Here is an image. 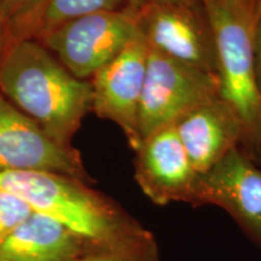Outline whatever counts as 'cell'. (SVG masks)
<instances>
[{
  "label": "cell",
  "instance_id": "7a4b0ae2",
  "mask_svg": "<svg viewBox=\"0 0 261 261\" xmlns=\"http://www.w3.org/2000/svg\"><path fill=\"white\" fill-rule=\"evenodd\" d=\"M0 91L51 138L70 145L92 110V85L75 77L37 39H19L0 60Z\"/></svg>",
  "mask_w": 261,
  "mask_h": 261
},
{
  "label": "cell",
  "instance_id": "30bf717a",
  "mask_svg": "<svg viewBox=\"0 0 261 261\" xmlns=\"http://www.w3.org/2000/svg\"><path fill=\"white\" fill-rule=\"evenodd\" d=\"M135 152V179L152 203L191 204L198 174L174 126L163 127L148 136Z\"/></svg>",
  "mask_w": 261,
  "mask_h": 261
},
{
  "label": "cell",
  "instance_id": "2e32d148",
  "mask_svg": "<svg viewBox=\"0 0 261 261\" xmlns=\"http://www.w3.org/2000/svg\"><path fill=\"white\" fill-rule=\"evenodd\" d=\"M80 261H161L159 249L137 253H106Z\"/></svg>",
  "mask_w": 261,
  "mask_h": 261
},
{
  "label": "cell",
  "instance_id": "3957f363",
  "mask_svg": "<svg viewBox=\"0 0 261 261\" xmlns=\"http://www.w3.org/2000/svg\"><path fill=\"white\" fill-rule=\"evenodd\" d=\"M217 50L219 96L243 127L241 149L261 165V93L252 42L253 6L246 0H201Z\"/></svg>",
  "mask_w": 261,
  "mask_h": 261
},
{
  "label": "cell",
  "instance_id": "9c48e42d",
  "mask_svg": "<svg viewBox=\"0 0 261 261\" xmlns=\"http://www.w3.org/2000/svg\"><path fill=\"white\" fill-rule=\"evenodd\" d=\"M148 45L140 32L112 62L92 76V110L116 123L133 150L142 138L138 119L144 87Z\"/></svg>",
  "mask_w": 261,
  "mask_h": 261
},
{
  "label": "cell",
  "instance_id": "ba28073f",
  "mask_svg": "<svg viewBox=\"0 0 261 261\" xmlns=\"http://www.w3.org/2000/svg\"><path fill=\"white\" fill-rule=\"evenodd\" d=\"M208 204L227 212L261 249V166L240 146L198 175L191 205Z\"/></svg>",
  "mask_w": 261,
  "mask_h": 261
},
{
  "label": "cell",
  "instance_id": "8992f818",
  "mask_svg": "<svg viewBox=\"0 0 261 261\" xmlns=\"http://www.w3.org/2000/svg\"><path fill=\"white\" fill-rule=\"evenodd\" d=\"M0 172H46L91 184L79 150L58 143L0 93Z\"/></svg>",
  "mask_w": 261,
  "mask_h": 261
},
{
  "label": "cell",
  "instance_id": "44dd1931",
  "mask_svg": "<svg viewBox=\"0 0 261 261\" xmlns=\"http://www.w3.org/2000/svg\"><path fill=\"white\" fill-rule=\"evenodd\" d=\"M260 2H261V0H256V4H255V6H256L257 4H259V3H260Z\"/></svg>",
  "mask_w": 261,
  "mask_h": 261
},
{
  "label": "cell",
  "instance_id": "9a60e30c",
  "mask_svg": "<svg viewBox=\"0 0 261 261\" xmlns=\"http://www.w3.org/2000/svg\"><path fill=\"white\" fill-rule=\"evenodd\" d=\"M44 0H2L5 28L14 32L38 11Z\"/></svg>",
  "mask_w": 261,
  "mask_h": 261
},
{
  "label": "cell",
  "instance_id": "52a82bcc",
  "mask_svg": "<svg viewBox=\"0 0 261 261\" xmlns=\"http://www.w3.org/2000/svg\"><path fill=\"white\" fill-rule=\"evenodd\" d=\"M138 25L149 48L217 74L214 35L202 4L142 5Z\"/></svg>",
  "mask_w": 261,
  "mask_h": 261
},
{
  "label": "cell",
  "instance_id": "ac0fdd59",
  "mask_svg": "<svg viewBox=\"0 0 261 261\" xmlns=\"http://www.w3.org/2000/svg\"><path fill=\"white\" fill-rule=\"evenodd\" d=\"M142 5L146 4H185L201 5V0H140Z\"/></svg>",
  "mask_w": 261,
  "mask_h": 261
},
{
  "label": "cell",
  "instance_id": "6da1fadb",
  "mask_svg": "<svg viewBox=\"0 0 261 261\" xmlns=\"http://www.w3.org/2000/svg\"><path fill=\"white\" fill-rule=\"evenodd\" d=\"M0 189L109 252L159 249L148 228L116 201L80 179L46 172H0Z\"/></svg>",
  "mask_w": 261,
  "mask_h": 261
},
{
  "label": "cell",
  "instance_id": "5bb4252c",
  "mask_svg": "<svg viewBox=\"0 0 261 261\" xmlns=\"http://www.w3.org/2000/svg\"><path fill=\"white\" fill-rule=\"evenodd\" d=\"M32 213L31 207L22 198L0 189V243Z\"/></svg>",
  "mask_w": 261,
  "mask_h": 261
},
{
  "label": "cell",
  "instance_id": "8fae6325",
  "mask_svg": "<svg viewBox=\"0 0 261 261\" xmlns=\"http://www.w3.org/2000/svg\"><path fill=\"white\" fill-rule=\"evenodd\" d=\"M173 126L198 175L243 143L242 123L220 96L192 108Z\"/></svg>",
  "mask_w": 261,
  "mask_h": 261
},
{
  "label": "cell",
  "instance_id": "7c38bea8",
  "mask_svg": "<svg viewBox=\"0 0 261 261\" xmlns=\"http://www.w3.org/2000/svg\"><path fill=\"white\" fill-rule=\"evenodd\" d=\"M106 253L114 252L35 212L0 243V261H80Z\"/></svg>",
  "mask_w": 261,
  "mask_h": 261
},
{
  "label": "cell",
  "instance_id": "d6986e66",
  "mask_svg": "<svg viewBox=\"0 0 261 261\" xmlns=\"http://www.w3.org/2000/svg\"><path fill=\"white\" fill-rule=\"evenodd\" d=\"M5 29L4 18H3V8H2V0H0V60L3 57V32Z\"/></svg>",
  "mask_w": 261,
  "mask_h": 261
},
{
  "label": "cell",
  "instance_id": "e0dca14e",
  "mask_svg": "<svg viewBox=\"0 0 261 261\" xmlns=\"http://www.w3.org/2000/svg\"><path fill=\"white\" fill-rule=\"evenodd\" d=\"M252 42L256 83L261 93V2L255 6V12H254L252 27Z\"/></svg>",
  "mask_w": 261,
  "mask_h": 261
},
{
  "label": "cell",
  "instance_id": "277c9868",
  "mask_svg": "<svg viewBox=\"0 0 261 261\" xmlns=\"http://www.w3.org/2000/svg\"><path fill=\"white\" fill-rule=\"evenodd\" d=\"M139 33L138 10L106 11L71 19L37 40L80 80L112 62Z\"/></svg>",
  "mask_w": 261,
  "mask_h": 261
},
{
  "label": "cell",
  "instance_id": "ffe728a7",
  "mask_svg": "<svg viewBox=\"0 0 261 261\" xmlns=\"http://www.w3.org/2000/svg\"><path fill=\"white\" fill-rule=\"evenodd\" d=\"M246 2H247V3H249V4L252 5L253 8H254V11H255V4H256V0H246Z\"/></svg>",
  "mask_w": 261,
  "mask_h": 261
},
{
  "label": "cell",
  "instance_id": "5b68a950",
  "mask_svg": "<svg viewBox=\"0 0 261 261\" xmlns=\"http://www.w3.org/2000/svg\"><path fill=\"white\" fill-rule=\"evenodd\" d=\"M219 96L217 74L182 63L148 47L138 127L142 140L173 125L192 108ZM142 143V142H140Z\"/></svg>",
  "mask_w": 261,
  "mask_h": 261
},
{
  "label": "cell",
  "instance_id": "4fadbf2b",
  "mask_svg": "<svg viewBox=\"0 0 261 261\" xmlns=\"http://www.w3.org/2000/svg\"><path fill=\"white\" fill-rule=\"evenodd\" d=\"M140 6V0H44L32 18L12 34L16 40L39 39L71 19L98 12L138 10Z\"/></svg>",
  "mask_w": 261,
  "mask_h": 261
}]
</instances>
